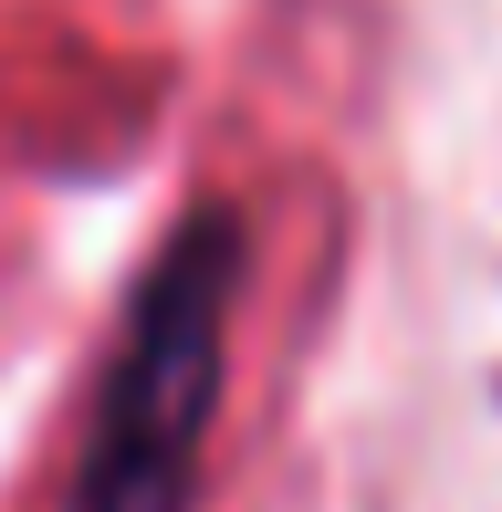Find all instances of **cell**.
Listing matches in <instances>:
<instances>
[{"instance_id": "1", "label": "cell", "mask_w": 502, "mask_h": 512, "mask_svg": "<svg viewBox=\"0 0 502 512\" xmlns=\"http://www.w3.org/2000/svg\"><path fill=\"white\" fill-rule=\"evenodd\" d=\"M241 220L231 209H189L136 272L126 324L95 366L74 439V481L63 512H189L210 471L220 387H231V304H241Z\"/></svg>"}]
</instances>
